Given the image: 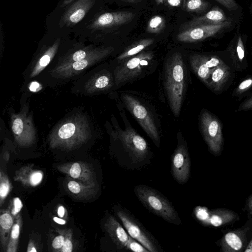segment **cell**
<instances>
[{
	"instance_id": "6da1fadb",
	"label": "cell",
	"mask_w": 252,
	"mask_h": 252,
	"mask_svg": "<svg viewBox=\"0 0 252 252\" xmlns=\"http://www.w3.org/2000/svg\"><path fill=\"white\" fill-rule=\"evenodd\" d=\"M134 192L149 211L170 223H181L179 216L172 203L157 189L145 185H139L134 187Z\"/></svg>"
},
{
	"instance_id": "7a4b0ae2",
	"label": "cell",
	"mask_w": 252,
	"mask_h": 252,
	"mask_svg": "<svg viewBox=\"0 0 252 252\" xmlns=\"http://www.w3.org/2000/svg\"><path fill=\"white\" fill-rule=\"evenodd\" d=\"M165 86L170 108L177 116L182 104L185 86L184 62L180 53L174 54L166 66Z\"/></svg>"
},
{
	"instance_id": "3957f363",
	"label": "cell",
	"mask_w": 252,
	"mask_h": 252,
	"mask_svg": "<svg viewBox=\"0 0 252 252\" xmlns=\"http://www.w3.org/2000/svg\"><path fill=\"white\" fill-rule=\"evenodd\" d=\"M113 210L129 236L137 240L150 252H160L161 249L157 240L127 209L116 205Z\"/></svg>"
},
{
	"instance_id": "277c9868",
	"label": "cell",
	"mask_w": 252,
	"mask_h": 252,
	"mask_svg": "<svg viewBox=\"0 0 252 252\" xmlns=\"http://www.w3.org/2000/svg\"><path fill=\"white\" fill-rule=\"evenodd\" d=\"M117 137L129 158V163L134 168L147 162L149 147L145 140L132 128L128 126L125 130L119 129Z\"/></svg>"
},
{
	"instance_id": "5b68a950",
	"label": "cell",
	"mask_w": 252,
	"mask_h": 252,
	"mask_svg": "<svg viewBox=\"0 0 252 252\" xmlns=\"http://www.w3.org/2000/svg\"><path fill=\"white\" fill-rule=\"evenodd\" d=\"M88 134L75 121H68L53 134L50 138V146L52 148L72 150L85 142Z\"/></svg>"
},
{
	"instance_id": "8992f818",
	"label": "cell",
	"mask_w": 252,
	"mask_h": 252,
	"mask_svg": "<svg viewBox=\"0 0 252 252\" xmlns=\"http://www.w3.org/2000/svg\"><path fill=\"white\" fill-rule=\"evenodd\" d=\"M122 98L127 110L154 143L159 147V134L154 120L147 108L138 99L128 94H123Z\"/></svg>"
},
{
	"instance_id": "52a82bcc",
	"label": "cell",
	"mask_w": 252,
	"mask_h": 252,
	"mask_svg": "<svg viewBox=\"0 0 252 252\" xmlns=\"http://www.w3.org/2000/svg\"><path fill=\"white\" fill-rule=\"evenodd\" d=\"M200 126L204 140L209 150L216 155L219 154L223 142L220 122L209 112L204 110L200 116Z\"/></svg>"
},
{
	"instance_id": "ba28073f",
	"label": "cell",
	"mask_w": 252,
	"mask_h": 252,
	"mask_svg": "<svg viewBox=\"0 0 252 252\" xmlns=\"http://www.w3.org/2000/svg\"><path fill=\"white\" fill-rule=\"evenodd\" d=\"M153 56L151 52H142L117 66L114 70L116 84L119 85L138 75Z\"/></svg>"
},
{
	"instance_id": "9c48e42d",
	"label": "cell",
	"mask_w": 252,
	"mask_h": 252,
	"mask_svg": "<svg viewBox=\"0 0 252 252\" xmlns=\"http://www.w3.org/2000/svg\"><path fill=\"white\" fill-rule=\"evenodd\" d=\"M135 15L130 11L105 12L96 16L87 25L91 33L121 26L130 22Z\"/></svg>"
},
{
	"instance_id": "30bf717a",
	"label": "cell",
	"mask_w": 252,
	"mask_h": 252,
	"mask_svg": "<svg viewBox=\"0 0 252 252\" xmlns=\"http://www.w3.org/2000/svg\"><path fill=\"white\" fill-rule=\"evenodd\" d=\"M232 20L218 24L200 25L185 29L179 33L177 39L184 42H195L213 36L230 27Z\"/></svg>"
},
{
	"instance_id": "8fae6325",
	"label": "cell",
	"mask_w": 252,
	"mask_h": 252,
	"mask_svg": "<svg viewBox=\"0 0 252 252\" xmlns=\"http://www.w3.org/2000/svg\"><path fill=\"white\" fill-rule=\"evenodd\" d=\"M171 172L174 179L180 184L186 183L190 176V159L188 147L178 142L171 157Z\"/></svg>"
},
{
	"instance_id": "7c38bea8",
	"label": "cell",
	"mask_w": 252,
	"mask_h": 252,
	"mask_svg": "<svg viewBox=\"0 0 252 252\" xmlns=\"http://www.w3.org/2000/svg\"><path fill=\"white\" fill-rule=\"evenodd\" d=\"M57 169L67 176L85 184L98 185L94 169L83 161L70 162L59 164Z\"/></svg>"
},
{
	"instance_id": "4fadbf2b",
	"label": "cell",
	"mask_w": 252,
	"mask_h": 252,
	"mask_svg": "<svg viewBox=\"0 0 252 252\" xmlns=\"http://www.w3.org/2000/svg\"><path fill=\"white\" fill-rule=\"evenodd\" d=\"M95 0H75L68 5L63 14L62 26L72 27L79 23L93 7Z\"/></svg>"
},
{
	"instance_id": "5bb4252c",
	"label": "cell",
	"mask_w": 252,
	"mask_h": 252,
	"mask_svg": "<svg viewBox=\"0 0 252 252\" xmlns=\"http://www.w3.org/2000/svg\"><path fill=\"white\" fill-rule=\"evenodd\" d=\"M189 59L192 69L206 85L214 68L223 63L217 56L202 54H193Z\"/></svg>"
},
{
	"instance_id": "9a60e30c",
	"label": "cell",
	"mask_w": 252,
	"mask_h": 252,
	"mask_svg": "<svg viewBox=\"0 0 252 252\" xmlns=\"http://www.w3.org/2000/svg\"><path fill=\"white\" fill-rule=\"evenodd\" d=\"M103 227L116 251H126L129 235L123 225L113 216L108 215L104 221Z\"/></svg>"
},
{
	"instance_id": "2e32d148",
	"label": "cell",
	"mask_w": 252,
	"mask_h": 252,
	"mask_svg": "<svg viewBox=\"0 0 252 252\" xmlns=\"http://www.w3.org/2000/svg\"><path fill=\"white\" fill-rule=\"evenodd\" d=\"M114 51L112 47H98L93 54L87 58L67 64H62L56 69V72L64 75L76 73L86 68L91 64L101 60Z\"/></svg>"
},
{
	"instance_id": "e0dca14e",
	"label": "cell",
	"mask_w": 252,
	"mask_h": 252,
	"mask_svg": "<svg viewBox=\"0 0 252 252\" xmlns=\"http://www.w3.org/2000/svg\"><path fill=\"white\" fill-rule=\"evenodd\" d=\"M64 188L67 192L74 198L89 199L94 197L98 192V185L85 184L68 176L64 181Z\"/></svg>"
},
{
	"instance_id": "ac0fdd59",
	"label": "cell",
	"mask_w": 252,
	"mask_h": 252,
	"mask_svg": "<svg viewBox=\"0 0 252 252\" xmlns=\"http://www.w3.org/2000/svg\"><path fill=\"white\" fill-rule=\"evenodd\" d=\"M228 51L236 70H241L247 66L244 39L239 29L236 32L228 48Z\"/></svg>"
},
{
	"instance_id": "d6986e66",
	"label": "cell",
	"mask_w": 252,
	"mask_h": 252,
	"mask_svg": "<svg viewBox=\"0 0 252 252\" xmlns=\"http://www.w3.org/2000/svg\"><path fill=\"white\" fill-rule=\"evenodd\" d=\"M43 175L41 170L34 168L33 164H27L15 172L14 180L25 187H35L41 183Z\"/></svg>"
},
{
	"instance_id": "ffe728a7",
	"label": "cell",
	"mask_w": 252,
	"mask_h": 252,
	"mask_svg": "<svg viewBox=\"0 0 252 252\" xmlns=\"http://www.w3.org/2000/svg\"><path fill=\"white\" fill-rule=\"evenodd\" d=\"M231 20L227 17L223 10L218 6L213 7L208 12L201 16L196 17L184 26L187 29L200 25L218 24Z\"/></svg>"
},
{
	"instance_id": "44dd1931",
	"label": "cell",
	"mask_w": 252,
	"mask_h": 252,
	"mask_svg": "<svg viewBox=\"0 0 252 252\" xmlns=\"http://www.w3.org/2000/svg\"><path fill=\"white\" fill-rule=\"evenodd\" d=\"M230 74V67L223 62L214 68L207 86L215 92H220Z\"/></svg>"
},
{
	"instance_id": "7402d4cb",
	"label": "cell",
	"mask_w": 252,
	"mask_h": 252,
	"mask_svg": "<svg viewBox=\"0 0 252 252\" xmlns=\"http://www.w3.org/2000/svg\"><path fill=\"white\" fill-rule=\"evenodd\" d=\"M61 39H57L51 45L42 52L35 61V65L32 69L31 77L38 74L51 62L55 56L60 45Z\"/></svg>"
},
{
	"instance_id": "603a6c76",
	"label": "cell",
	"mask_w": 252,
	"mask_h": 252,
	"mask_svg": "<svg viewBox=\"0 0 252 252\" xmlns=\"http://www.w3.org/2000/svg\"><path fill=\"white\" fill-rule=\"evenodd\" d=\"M0 213V245L1 250L6 252L15 218L8 209H1Z\"/></svg>"
},
{
	"instance_id": "cb8c5ba5",
	"label": "cell",
	"mask_w": 252,
	"mask_h": 252,
	"mask_svg": "<svg viewBox=\"0 0 252 252\" xmlns=\"http://www.w3.org/2000/svg\"><path fill=\"white\" fill-rule=\"evenodd\" d=\"M244 236L241 231H233L226 233L220 242L221 250L224 252H236L242 250Z\"/></svg>"
},
{
	"instance_id": "d4e9b609",
	"label": "cell",
	"mask_w": 252,
	"mask_h": 252,
	"mask_svg": "<svg viewBox=\"0 0 252 252\" xmlns=\"http://www.w3.org/2000/svg\"><path fill=\"white\" fill-rule=\"evenodd\" d=\"M12 128L15 139L20 146H28L33 142V134L31 130H25L24 123L21 118L17 117L14 120Z\"/></svg>"
},
{
	"instance_id": "484cf974",
	"label": "cell",
	"mask_w": 252,
	"mask_h": 252,
	"mask_svg": "<svg viewBox=\"0 0 252 252\" xmlns=\"http://www.w3.org/2000/svg\"><path fill=\"white\" fill-rule=\"evenodd\" d=\"M234 212L226 209H216L209 212V224L218 227L227 224L235 220Z\"/></svg>"
},
{
	"instance_id": "4316f807",
	"label": "cell",
	"mask_w": 252,
	"mask_h": 252,
	"mask_svg": "<svg viewBox=\"0 0 252 252\" xmlns=\"http://www.w3.org/2000/svg\"><path fill=\"white\" fill-rule=\"evenodd\" d=\"M22 225V219L19 214L15 219L8 243L6 252H16L17 251L19 236Z\"/></svg>"
},
{
	"instance_id": "83f0119b",
	"label": "cell",
	"mask_w": 252,
	"mask_h": 252,
	"mask_svg": "<svg viewBox=\"0 0 252 252\" xmlns=\"http://www.w3.org/2000/svg\"><path fill=\"white\" fill-rule=\"evenodd\" d=\"M153 38H147L140 40L133 44L121 53L117 59L121 61L133 57L140 53L142 50L153 43Z\"/></svg>"
},
{
	"instance_id": "f1b7e54d",
	"label": "cell",
	"mask_w": 252,
	"mask_h": 252,
	"mask_svg": "<svg viewBox=\"0 0 252 252\" xmlns=\"http://www.w3.org/2000/svg\"><path fill=\"white\" fill-rule=\"evenodd\" d=\"M97 49L98 48H93L92 46H89L69 53L64 58L62 64L82 60L94 53Z\"/></svg>"
},
{
	"instance_id": "f546056e",
	"label": "cell",
	"mask_w": 252,
	"mask_h": 252,
	"mask_svg": "<svg viewBox=\"0 0 252 252\" xmlns=\"http://www.w3.org/2000/svg\"><path fill=\"white\" fill-rule=\"evenodd\" d=\"M210 3L205 0H184L183 8L187 12L201 13L206 11Z\"/></svg>"
},
{
	"instance_id": "4dcf8cb0",
	"label": "cell",
	"mask_w": 252,
	"mask_h": 252,
	"mask_svg": "<svg viewBox=\"0 0 252 252\" xmlns=\"http://www.w3.org/2000/svg\"><path fill=\"white\" fill-rule=\"evenodd\" d=\"M165 22L163 17L160 15L153 16L148 21L146 32L150 33H158L165 28Z\"/></svg>"
},
{
	"instance_id": "1f68e13d",
	"label": "cell",
	"mask_w": 252,
	"mask_h": 252,
	"mask_svg": "<svg viewBox=\"0 0 252 252\" xmlns=\"http://www.w3.org/2000/svg\"><path fill=\"white\" fill-rule=\"evenodd\" d=\"M12 188L7 175L1 169L0 172V205L2 206Z\"/></svg>"
},
{
	"instance_id": "d6a6232c",
	"label": "cell",
	"mask_w": 252,
	"mask_h": 252,
	"mask_svg": "<svg viewBox=\"0 0 252 252\" xmlns=\"http://www.w3.org/2000/svg\"><path fill=\"white\" fill-rule=\"evenodd\" d=\"M112 80L108 74H103L96 78L93 83V87L97 90L108 89L112 86Z\"/></svg>"
},
{
	"instance_id": "836d02e7",
	"label": "cell",
	"mask_w": 252,
	"mask_h": 252,
	"mask_svg": "<svg viewBox=\"0 0 252 252\" xmlns=\"http://www.w3.org/2000/svg\"><path fill=\"white\" fill-rule=\"evenodd\" d=\"M126 251L135 252H150L137 240L129 235L126 245Z\"/></svg>"
},
{
	"instance_id": "e575fe53",
	"label": "cell",
	"mask_w": 252,
	"mask_h": 252,
	"mask_svg": "<svg viewBox=\"0 0 252 252\" xmlns=\"http://www.w3.org/2000/svg\"><path fill=\"white\" fill-rule=\"evenodd\" d=\"M58 235L53 240L52 246L53 251L55 252H61L62 249L65 239L64 229H56Z\"/></svg>"
},
{
	"instance_id": "d590c367",
	"label": "cell",
	"mask_w": 252,
	"mask_h": 252,
	"mask_svg": "<svg viewBox=\"0 0 252 252\" xmlns=\"http://www.w3.org/2000/svg\"><path fill=\"white\" fill-rule=\"evenodd\" d=\"M65 239L61 252H72L73 249V233L70 228L64 229Z\"/></svg>"
},
{
	"instance_id": "8d00e7d4",
	"label": "cell",
	"mask_w": 252,
	"mask_h": 252,
	"mask_svg": "<svg viewBox=\"0 0 252 252\" xmlns=\"http://www.w3.org/2000/svg\"><path fill=\"white\" fill-rule=\"evenodd\" d=\"M23 207V203L21 200L18 197L13 198L9 201L8 210L11 214L15 219Z\"/></svg>"
},
{
	"instance_id": "74e56055",
	"label": "cell",
	"mask_w": 252,
	"mask_h": 252,
	"mask_svg": "<svg viewBox=\"0 0 252 252\" xmlns=\"http://www.w3.org/2000/svg\"><path fill=\"white\" fill-rule=\"evenodd\" d=\"M252 87V77H249L241 82L234 92L235 96H239Z\"/></svg>"
},
{
	"instance_id": "f35d334b",
	"label": "cell",
	"mask_w": 252,
	"mask_h": 252,
	"mask_svg": "<svg viewBox=\"0 0 252 252\" xmlns=\"http://www.w3.org/2000/svg\"><path fill=\"white\" fill-rule=\"evenodd\" d=\"M195 215L197 219L203 224H209V212L204 207H198L196 208Z\"/></svg>"
},
{
	"instance_id": "ab89813d",
	"label": "cell",
	"mask_w": 252,
	"mask_h": 252,
	"mask_svg": "<svg viewBox=\"0 0 252 252\" xmlns=\"http://www.w3.org/2000/svg\"><path fill=\"white\" fill-rule=\"evenodd\" d=\"M215 0L230 11L236 10L239 8V5L235 0Z\"/></svg>"
},
{
	"instance_id": "60d3db41",
	"label": "cell",
	"mask_w": 252,
	"mask_h": 252,
	"mask_svg": "<svg viewBox=\"0 0 252 252\" xmlns=\"http://www.w3.org/2000/svg\"><path fill=\"white\" fill-rule=\"evenodd\" d=\"M238 109L239 111H246L252 109V96L242 103Z\"/></svg>"
},
{
	"instance_id": "b9f144b4",
	"label": "cell",
	"mask_w": 252,
	"mask_h": 252,
	"mask_svg": "<svg viewBox=\"0 0 252 252\" xmlns=\"http://www.w3.org/2000/svg\"><path fill=\"white\" fill-rule=\"evenodd\" d=\"M57 214L59 217L63 218L66 215V210L63 205H60L57 209Z\"/></svg>"
},
{
	"instance_id": "7bdbcfd3",
	"label": "cell",
	"mask_w": 252,
	"mask_h": 252,
	"mask_svg": "<svg viewBox=\"0 0 252 252\" xmlns=\"http://www.w3.org/2000/svg\"><path fill=\"white\" fill-rule=\"evenodd\" d=\"M169 5L173 7H177L181 5L182 0H164Z\"/></svg>"
},
{
	"instance_id": "ee69618b",
	"label": "cell",
	"mask_w": 252,
	"mask_h": 252,
	"mask_svg": "<svg viewBox=\"0 0 252 252\" xmlns=\"http://www.w3.org/2000/svg\"><path fill=\"white\" fill-rule=\"evenodd\" d=\"M27 252H37V250L35 247L34 243L32 240H30L29 242L27 250Z\"/></svg>"
},
{
	"instance_id": "f6af8a7d",
	"label": "cell",
	"mask_w": 252,
	"mask_h": 252,
	"mask_svg": "<svg viewBox=\"0 0 252 252\" xmlns=\"http://www.w3.org/2000/svg\"><path fill=\"white\" fill-rule=\"evenodd\" d=\"M53 220L55 222L61 225H64L66 223V220L60 217H53Z\"/></svg>"
},
{
	"instance_id": "bcb514c9",
	"label": "cell",
	"mask_w": 252,
	"mask_h": 252,
	"mask_svg": "<svg viewBox=\"0 0 252 252\" xmlns=\"http://www.w3.org/2000/svg\"><path fill=\"white\" fill-rule=\"evenodd\" d=\"M39 87V84L36 82H32L30 87V90L32 92H35Z\"/></svg>"
},
{
	"instance_id": "7dc6e473",
	"label": "cell",
	"mask_w": 252,
	"mask_h": 252,
	"mask_svg": "<svg viewBox=\"0 0 252 252\" xmlns=\"http://www.w3.org/2000/svg\"><path fill=\"white\" fill-rule=\"evenodd\" d=\"M75 0H63L61 5V7H64L67 5H68L69 4H70L71 2L74 1Z\"/></svg>"
},
{
	"instance_id": "c3c4849f",
	"label": "cell",
	"mask_w": 252,
	"mask_h": 252,
	"mask_svg": "<svg viewBox=\"0 0 252 252\" xmlns=\"http://www.w3.org/2000/svg\"><path fill=\"white\" fill-rule=\"evenodd\" d=\"M246 252H252V238L248 245H247L246 250H245Z\"/></svg>"
},
{
	"instance_id": "681fc988",
	"label": "cell",
	"mask_w": 252,
	"mask_h": 252,
	"mask_svg": "<svg viewBox=\"0 0 252 252\" xmlns=\"http://www.w3.org/2000/svg\"><path fill=\"white\" fill-rule=\"evenodd\" d=\"M249 206L250 209L252 211V196L251 197L249 200Z\"/></svg>"
},
{
	"instance_id": "f907efd6",
	"label": "cell",
	"mask_w": 252,
	"mask_h": 252,
	"mask_svg": "<svg viewBox=\"0 0 252 252\" xmlns=\"http://www.w3.org/2000/svg\"><path fill=\"white\" fill-rule=\"evenodd\" d=\"M155 1L157 4L159 5L162 4L163 3L164 0H155Z\"/></svg>"
},
{
	"instance_id": "816d5d0a",
	"label": "cell",
	"mask_w": 252,
	"mask_h": 252,
	"mask_svg": "<svg viewBox=\"0 0 252 252\" xmlns=\"http://www.w3.org/2000/svg\"><path fill=\"white\" fill-rule=\"evenodd\" d=\"M123 0L128 1V2H134V1H135L136 0Z\"/></svg>"
},
{
	"instance_id": "f5cc1de1",
	"label": "cell",
	"mask_w": 252,
	"mask_h": 252,
	"mask_svg": "<svg viewBox=\"0 0 252 252\" xmlns=\"http://www.w3.org/2000/svg\"><path fill=\"white\" fill-rule=\"evenodd\" d=\"M251 9H252V4H251Z\"/></svg>"
}]
</instances>
